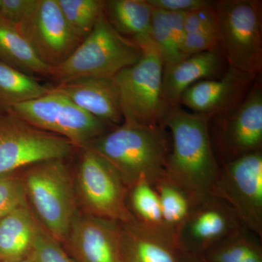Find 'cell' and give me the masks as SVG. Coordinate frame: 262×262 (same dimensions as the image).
<instances>
[{
    "instance_id": "cell-33",
    "label": "cell",
    "mask_w": 262,
    "mask_h": 262,
    "mask_svg": "<svg viewBox=\"0 0 262 262\" xmlns=\"http://www.w3.org/2000/svg\"><path fill=\"white\" fill-rule=\"evenodd\" d=\"M165 13L168 18L169 26L171 30L174 42L177 45V48L183 53V46H184L186 36L185 27H184L185 13Z\"/></svg>"
},
{
    "instance_id": "cell-31",
    "label": "cell",
    "mask_w": 262,
    "mask_h": 262,
    "mask_svg": "<svg viewBox=\"0 0 262 262\" xmlns=\"http://www.w3.org/2000/svg\"><path fill=\"white\" fill-rule=\"evenodd\" d=\"M36 0H1L0 17L18 25L32 9Z\"/></svg>"
},
{
    "instance_id": "cell-27",
    "label": "cell",
    "mask_w": 262,
    "mask_h": 262,
    "mask_svg": "<svg viewBox=\"0 0 262 262\" xmlns=\"http://www.w3.org/2000/svg\"><path fill=\"white\" fill-rule=\"evenodd\" d=\"M149 36L161 56L163 68L176 64L187 58L174 42L165 12L153 9Z\"/></svg>"
},
{
    "instance_id": "cell-20",
    "label": "cell",
    "mask_w": 262,
    "mask_h": 262,
    "mask_svg": "<svg viewBox=\"0 0 262 262\" xmlns=\"http://www.w3.org/2000/svg\"><path fill=\"white\" fill-rule=\"evenodd\" d=\"M103 13L115 30L136 44L150 39L153 9L146 0H105Z\"/></svg>"
},
{
    "instance_id": "cell-18",
    "label": "cell",
    "mask_w": 262,
    "mask_h": 262,
    "mask_svg": "<svg viewBox=\"0 0 262 262\" xmlns=\"http://www.w3.org/2000/svg\"><path fill=\"white\" fill-rule=\"evenodd\" d=\"M175 241L134 220L120 222V262H179Z\"/></svg>"
},
{
    "instance_id": "cell-29",
    "label": "cell",
    "mask_w": 262,
    "mask_h": 262,
    "mask_svg": "<svg viewBox=\"0 0 262 262\" xmlns=\"http://www.w3.org/2000/svg\"><path fill=\"white\" fill-rule=\"evenodd\" d=\"M212 2L206 6L185 13L186 36L219 35L216 15Z\"/></svg>"
},
{
    "instance_id": "cell-30",
    "label": "cell",
    "mask_w": 262,
    "mask_h": 262,
    "mask_svg": "<svg viewBox=\"0 0 262 262\" xmlns=\"http://www.w3.org/2000/svg\"><path fill=\"white\" fill-rule=\"evenodd\" d=\"M31 256L35 262H76L43 228L36 239Z\"/></svg>"
},
{
    "instance_id": "cell-14",
    "label": "cell",
    "mask_w": 262,
    "mask_h": 262,
    "mask_svg": "<svg viewBox=\"0 0 262 262\" xmlns=\"http://www.w3.org/2000/svg\"><path fill=\"white\" fill-rule=\"evenodd\" d=\"M258 78L228 66L220 77L189 87L182 95L180 105L210 117L225 116L239 107Z\"/></svg>"
},
{
    "instance_id": "cell-13",
    "label": "cell",
    "mask_w": 262,
    "mask_h": 262,
    "mask_svg": "<svg viewBox=\"0 0 262 262\" xmlns=\"http://www.w3.org/2000/svg\"><path fill=\"white\" fill-rule=\"evenodd\" d=\"M242 227L227 203L211 196L192 206L177 232L176 242L181 253L203 256L210 248Z\"/></svg>"
},
{
    "instance_id": "cell-5",
    "label": "cell",
    "mask_w": 262,
    "mask_h": 262,
    "mask_svg": "<svg viewBox=\"0 0 262 262\" xmlns=\"http://www.w3.org/2000/svg\"><path fill=\"white\" fill-rule=\"evenodd\" d=\"M142 56L113 77L124 121L163 125L170 110L163 96V63L151 39L139 43Z\"/></svg>"
},
{
    "instance_id": "cell-35",
    "label": "cell",
    "mask_w": 262,
    "mask_h": 262,
    "mask_svg": "<svg viewBox=\"0 0 262 262\" xmlns=\"http://www.w3.org/2000/svg\"><path fill=\"white\" fill-rule=\"evenodd\" d=\"M2 262H35L33 259L32 256H28V257L22 258V259L15 260V261H2Z\"/></svg>"
},
{
    "instance_id": "cell-25",
    "label": "cell",
    "mask_w": 262,
    "mask_h": 262,
    "mask_svg": "<svg viewBox=\"0 0 262 262\" xmlns=\"http://www.w3.org/2000/svg\"><path fill=\"white\" fill-rule=\"evenodd\" d=\"M154 187L159 198L164 224L176 241L179 229L192 210V203L185 193L165 179Z\"/></svg>"
},
{
    "instance_id": "cell-19",
    "label": "cell",
    "mask_w": 262,
    "mask_h": 262,
    "mask_svg": "<svg viewBox=\"0 0 262 262\" xmlns=\"http://www.w3.org/2000/svg\"><path fill=\"white\" fill-rule=\"evenodd\" d=\"M42 227L28 205L0 220V262L28 257Z\"/></svg>"
},
{
    "instance_id": "cell-16",
    "label": "cell",
    "mask_w": 262,
    "mask_h": 262,
    "mask_svg": "<svg viewBox=\"0 0 262 262\" xmlns=\"http://www.w3.org/2000/svg\"><path fill=\"white\" fill-rule=\"evenodd\" d=\"M77 106L111 127L124 121L118 91L113 78L82 77L52 86Z\"/></svg>"
},
{
    "instance_id": "cell-4",
    "label": "cell",
    "mask_w": 262,
    "mask_h": 262,
    "mask_svg": "<svg viewBox=\"0 0 262 262\" xmlns=\"http://www.w3.org/2000/svg\"><path fill=\"white\" fill-rule=\"evenodd\" d=\"M141 56L140 46L120 35L103 10L89 35L61 64L52 69L50 78L56 84L82 77L113 78Z\"/></svg>"
},
{
    "instance_id": "cell-36",
    "label": "cell",
    "mask_w": 262,
    "mask_h": 262,
    "mask_svg": "<svg viewBox=\"0 0 262 262\" xmlns=\"http://www.w3.org/2000/svg\"><path fill=\"white\" fill-rule=\"evenodd\" d=\"M0 5H1V0H0Z\"/></svg>"
},
{
    "instance_id": "cell-2",
    "label": "cell",
    "mask_w": 262,
    "mask_h": 262,
    "mask_svg": "<svg viewBox=\"0 0 262 262\" xmlns=\"http://www.w3.org/2000/svg\"><path fill=\"white\" fill-rule=\"evenodd\" d=\"M169 137L164 125L145 126L123 121L84 149L92 150L111 164L129 189L139 180L155 187L165 176Z\"/></svg>"
},
{
    "instance_id": "cell-8",
    "label": "cell",
    "mask_w": 262,
    "mask_h": 262,
    "mask_svg": "<svg viewBox=\"0 0 262 262\" xmlns=\"http://www.w3.org/2000/svg\"><path fill=\"white\" fill-rule=\"evenodd\" d=\"M80 150L75 184L83 213L117 222L135 220L127 207L129 187L118 172L92 150Z\"/></svg>"
},
{
    "instance_id": "cell-32",
    "label": "cell",
    "mask_w": 262,
    "mask_h": 262,
    "mask_svg": "<svg viewBox=\"0 0 262 262\" xmlns=\"http://www.w3.org/2000/svg\"><path fill=\"white\" fill-rule=\"evenodd\" d=\"M152 9L165 13H187L211 4L207 0H146Z\"/></svg>"
},
{
    "instance_id": "cell-24",
    "label": "cell",
    "mask_w": 262,
    "mask_h": 262,
    "mask_svg": "<svg viewBox=\"0 0 262 262\" xmlns=\"http://www.w3.org/2000/svg\"><path fill=\"white\" fill-rule=\"evenodd\" d=\"M127 203L131 214L139 223L151 230L168 236L176 242L165 227L158 193L149 183L139 180L131 186L127 194Z\"/></svg>"
},
{
    "instance_id": "cell-23",
    "label": "cell",
    "mask_w": 262,
    "mask_h": 262,
    "mask_svg": "<svg viewBox=\"0 0 262 262\" xmlns=\"http://www.w3.org/2000/svg\"><path fill=\"white\" fill-rule=\"evenodd\" d=\"M51 86L0 61V111L49 94Z\"/></svg>"
},
{
    "instance_id": "cell-17",
    "label": "cell",
    "mask_w": 262,
    "mask_h": 262,
    "mask_svg": "<svg viewBox=\"0 0 262 262\" xmlns=\"http://www.w3.org/2000/svg\"><path fill=\"white\" fill-rule=\"evenodd\" d=\"M225 58L218 49L202 52L163 68V96L171 111L180 106L182 95L201 80L220 77L225 72Z\"/></svg>"
},
{
    "instance_id": "cell-7",
    "label": "cell",
    "mask_w": 262,
    "mask_h": 262,
    "mask_svg": "<svg viewBox=\"0 0 262 262\" xmlns=\"http://www.w3.org/2000/svg\"><path fill=\"white\" fill-rule=\"evenodd\" d=\"M32 126L70 141L77 149L110 129L104 122L77 106L64 95L52 90L40 97L18 103L7 110Z\"/></svg>"
},
{
    "instance_id": "cell-12",
    "label": "cell",
    "mask_w": 262,
    "mask_h": 262,
    "mask_svg": "<svg viewBox=\"0 0 262 262\" xmlns=\"http://www.w3.org/2000/svg\"><path fill=\"white\" fill-rule=\"evenodd\" d=\"M15 27L38 58L51 70L61 64L81 43L56 0H36L32 9Z\"/></svg>"
},
{
    "instance_id": "cell-21",
    "label": "cell",
    "mask_w": 262,
    "mask_h": 262,
    "mask_svg": "<svg viewBox=\"0 0 262 262\" xmlns=\"http://www.w3.org/2000/svg\"><path fill=\"white\" fill-rule=\"evenodd\" d=\"M0 61L36 78L51 77V70L38 58L16 27L0 17Z\"/></svg>"
},
{
    "instance_id": "cell-15",
    "label": "cell",
    "mask_w": 262,
    "mask_h": 262,
    "mask_svg": "<svg viewBox=\"0 0 262 262\" xmlns=\"http://www.w3.org/2000/svg\"><path fill=\"white\" fill-rule=\"evenodd\" d=\"M64 243L76 262H120V222L78 213Z\"/></svg>"
},
{
    "instance_id": "cell-34",
    "label": "cell",
    "mask_w": 262,
    "mask_h": 262,
    "mask_svg": "<svg viewBox=\"0 0 262 262\" xmlns=\"http://www.w3.org/2000/svg\"><path fill=\"white\" fill-rule=\"evenodd\" d=\"M179 262H206L202 256L187 254V253H180Z\"/></svg>"
},
{
    "instance_id": "cell-26",
    "label": "cell",
    "mask_w": 262,
    "mask_h": 262,
    "mask_svg": "<svg viewBox=\"0 0 262 262\" xmlns=\"http://www.w3.org/2000/svg\"><path fill=\"white\" fill-rule=\"evenodd\" d=\"M69 27L81 42L103 12V0H56Z\"/></svg>"
},
{
    "instance_id": "cell-10",
    "label": "cell",
    "mask_w": 262,
    "mask_h": 262,
    "mask_svg": "<svg viewBox=\"0 0 262 262\" xmlns=\"http://www.w3.org/2000/svg\"><path fill=\"white\" fill-rule=\"evenodd\" d=\"M227 203L245 228L262 237V151L220 166L211 193Z\"/></svg>"
},
{
    "instance_id": "cell-9",
    "label": "cell",
    "mask_w": 262,
    "mask_h": 262,
    "mask_svg": "<svg viewBox=\"0 0 262 262\" xmlns=\"http://www.w3.org/2000/svg\"><path fill=\"white\" fill-rule=\"evenodd\" d=\"M77 149L65 138L39 130L8 111H0V174L53 159H67Z\"/></svg>"
},
{
    "instance_id": "cell-28",
    "label": "cell",
    "mask_w": 262,
    "mask_h": 262,
    "mask_svg": "<svg viewBox=\"0 0 262 262\" xmlns=\"http://www.w3.org/2000/svg\"><path fill=\"white\" fill-rule=\"evenodd\" d=\"M27 205L28 203L21 170L0 174V220Z\"/></svg>"
},
{
    "instance_id": "cell-6",
    "label": "cell",
    "mask_w": 262,
    "mask_h": 262,
    "mask_svg": "<svg viewBox=\"0 0 262 262\" xmlns=\"http://www.w3.org/2000/svg\"><path fill=\"white\" fill-rule=\"evenodd\" d=\"M258 0L212 2L220 50L230 67L250 75L262 70V8Z\"/></svg>"
},
{
    "instance_id": "cell-22",
    "label": "cell",
    "mask_w": 262,
    "mask_h": 262,
    "mask_svg": "<svg viewBox=\"0 0 262 262\" xmlns=\"http://www.w3.org/2000/svg\"><path fill=\"white\" fill-rule=\"evenodd\" d=\"M261 237L241 227L203 255L206 262H262Z\"/></svg>"
},
{
    "instance_id": "cell-3",
    "label": "cell",
    "mask_w": 262,
    "mask_h": 262,
    "mask_svg": "<svg viewBox=\"0 0 262 262\" xmlns=\"http://www.w3.org/2000/svg\"><path fill=\"white\" fill-rule=\"evenodd\" d=\"M66 160H46L21 170L27 202L43 229L59 244L78 214L75 179Z\"/></svg>"
},
{
    "instance_id": "cell-11",
    "label": "cell",
    "mask_w": 262,
    "mask_h": 262,
    "mask_svg": "<svg viewBox=\"0 0 262 262\" xmlns=\"http://www.w3.org/2000/svg\"><path fill=\"white\" fill-rule=\"evenodd\" d=\"M209 134L220 166L262 151V85L259 78L233 113L210 118Z\"/></svg>"
},
{
    "instance_id": "cell-1",
    "label": "cell",
    "mask_w": 262,
    "mask_h": 262,
    "mask_svg": "<svg viewBox=\"0 0 262 262\" xmlns=\"http://www.w3.org/2000/svg\"><path fill=\"white\" fill-rule=\"evenodd\" d=\"M210 118L178 106L163 122L171 140L163 179L185 193L192 206L212 196L220 173L210 139Z\"/></svg>"
}]
</instances>
